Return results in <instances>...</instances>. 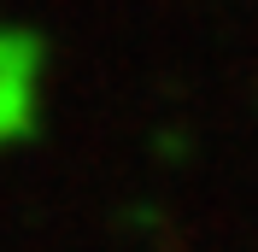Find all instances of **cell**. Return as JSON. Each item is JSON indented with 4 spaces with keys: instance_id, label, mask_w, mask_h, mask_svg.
I'll return each mask as SVG.
<instances>
[{
    "instance_id": "obj_1",
    "label": "cell",
    "mask_w": 258,
    "mask_h": 252,
    "mask_svg": "<svg viewBox=\"0 0 258 252\" xmlns=\"http://www.w3.org/2000/svg\"><path fill=\"white\" fill-rule=\"evenodd\" d=\"M35 65H41V53H35L30 35L0 30V141L30 123V106H35Z\"/></svg>"
}]
</instances>
